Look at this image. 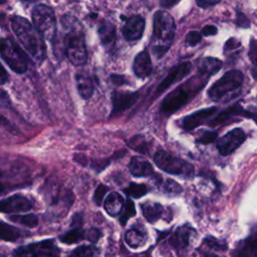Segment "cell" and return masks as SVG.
<instances>
[{
	"mask_svg": "<svg viewBox=\"0 0 257 257\" xmlns=\"http://www.w3.org/2000/svg\"><path fill=\"white\" fill-rule=\"evenodd\" d=\"M217 32H218L217 27H216V26H214V25H211V24H208V25L204 26V27L202 28V31H201L202 35H204V36H212V35H216V34H217Z\"/></svg>",
	"mask_w": 257,
	"mask_h": 257,
	"instance_id": "obj_44",
	"label": "cell"
},
{
	"mask_svg": "<svg viewBox=\"0 0 257 257\" xmlns=\"http://www.w3.org/2000/svg\"><path fill=\"white\" fill-rule=\"evenodd\" d=\"M201 40H202V33L198 31H190L186 35V42L191 46H195L199 44Z\"/></svg>",
	"mask_w": 257,
	"mask_h": 257,
	"instance_id": "obj_38",
	"label": "cell"
},
{
	"mask_svg": "<svg viewBox=\"0 0 257 257\" xmlns=\"http://www.w3.org/2000/svg\"><path fill=\"white\" fill-rule=\"evenodd\" d=\"M217 111L216 106H211L207 108H203L200 110H197L189 115H186L182 119V126L185 131H193L200 126L201 124L205 123L206 120L211 118Z\"/></svg>",
	"mask_w": 257,
	"mask_h": 257,
	"instance_id": "obj_16",
	"label": "cell"
},
{
	"mask_svg": "<svg viewBox=\"0 0 257 257\" xmlns=\"http://www.w3.org/2000/svg\"><path fill=\"white\" fill-rule=\"evenodd\" d=\"M145 19L140 15H133L126 18L122 28V36L126 41H138L142 38L145 30Z\"/></svg>",
	"mask_w": 257,
	"mask_h": 257,
	"instance_id": "obj_15",
	"label": "cell"
},
{
	"mask_svg": "<svg viewBox=\"0 0 257 257\" xmlns=\"http://www.w3.org/2000/svg\"><path fill=\"white\" fill-rule=\"evenodd\" d=\"M140 93L138 91H118L113 90L111 92V113L110 116L115 115L118 112H122L132 107L139 99Z\"/></svg>",
	"mask_w": 257,
	"mask_h": 257,
	"instance_id": "obj_12",
	"label": "cell"
},
{
	"mask_svg": "<svg viewBox=\"0 0 257 257\" xmlns=\"http://www.w3.org/2000/svg\"><path fill=\"white\" fill-rule=\"evenodd\" d=\"M193 234H195V230L192 227L183 225L175 230L171 235L169 242L175 249H184L189 245Z\"/></svg>",
	"mask_w": 257,
	"mask_h": 257,
	"instance_id": "obj_19",
	"label": "cell"
},
{
	"mask_svg": "<svg viewBox=\"0 0 257 257\" xmlns=\"http://www.w3.org/2000/svg\"><path fill=\"white\" fill-rule=\"evenodd\" d=\"M100 237H101V232L97 228H90L87 232V238L92 243L97 242Z\"/></svg>",
	"mask_w": 257,
	"mask_h": 257,
	"instance_id": "obj_41",
	"label": "cell"
},
{
	"mask_svg": "<svg viewBox=\"0 0 257 257\" xmlns=\"http://www.w3.org/2000/svg\"><path fill=\"white\" fill-rule=\"evenodd\" d=\"M109 163H110V161L108 159H106V160H93L90 164V167L96 173H99L102 170H104V168H106L109 165Z\"/></svg>",
	"mask_w": 257,
	"mask_h": 257,
	"instance_id": "obj_39",
	"label": "cell"
},
{
	"mask_svg": "<svg viewBox=\"0 0 257 257\" xmlns=\"http://www.w3.org/2000/svg\"><path fill=\"white\" fill-rule=\"evenodd\" d=\"M136 215V207L134 202L131 199H127L124 203V206L120 212V216H119V223L124 226L126 221L134 217Z\"/></svg>",
	"mask_w": 257,
	"mask_h": 257,
	"instance_id": "obj_34",
	"label": "cell"
},
{
	"mask_svg": "<svg viewBox=\"0 0 257 257\" xmlns=\"http://www.w3.org/2000/svg\"><path fill=\"white\" fill-rule=\"evenodd\" d=\"M237 25L241 28H248L250 26V21L247 16L241 11H237Z\"/></svg>",
	"mask_w": 257,
	"mask_h": 257,
	"instance_id": "obj_40",
	"label": "cell"
},
{
	"mask_svg": "<svg viewBox=\"0 0 257 257\" xmlns=\"http://www.w3.org/2000/svg\"><path fill=\"white\" fill-rule=\"evenodd\" d=\"M143 215L150 223H155L161 218H164L167 210L165 207L159 203L154 202H146L141 205Z\"/></svg>",
	"mask_w": 257,
	"mask_h": 257,
	"instance_id": "obj_22",
	"label": "cell"
},
{
	"mask_svg": "<svg viewBox=\"0 0 257 257\" xmlns=\"http://www.w3.org/2000/svg\"><path fill=\"white\" fill-rule=\"evenodd\" d=\"M108 192V188L102 184L98 185L93 194V201L97 206H100L103 202L105 194Z\"/></svg>",
	"mask_w": 257,
	"mask_h": 257,
	"instance_id": "obj_37",
	"label": "cell"
},
{
	"mask_svg": "<svg viewBox=\"0 0 257 257\" xmlns=\"http://www.w3.org/2000/svg\"><path fill=\"white\" fill-rule=\"evenodd\" d=\"M128 146L134 151H137L141 154H148L150 145L146 141L144 136H135L128 141Z\"/></svg>",
	"mask_w": 257,
	"mask_h": 257,
	"instance_id": "obj_32",
	"label": "cell"
},
{
	"mask_svg": "<svg viewBox=\"0 0 257 257\" xmlns=\"http://www.w3.org/2000/svg\"><path fill=\"white\" fill-rule=\"evenodd\" d=\"M25 233L27 232H23L22 230L11 226L9 224H6L5 222H1V227H0V236L1 239L4 241H15L19 238H21L22 236L25 235Z\"/></svg>",
	"mask_w": 257,
	"mask_h": 257,
	"instance_id": "obj_27",
	"label": "cell"
},
{
	"mask_svg": "<svg viewBox=\"0 0 257 257\" xmlns=\"http://www.w3.org/2000/svg\"><path fill=\"white\" fill-rule=\"evenodd\" d=\"M154 162L157 167L168 174L180 176L184 179H191L194 176V167L190 163L164 150L155 153Z\"/></svg>",
	"mask_w": 257,
	"mask_h": 257,
	"instance_id": "obj_6",
	"label": "cell"
},
{
	"mask_svg": "<svg viewBox=\"0 0 257 257\" xmlns=\"http://www.w3.org/2000/svg\"><path fill=\"white\" fill-rule=\"evenodd\" d=\"M110 81L116 85V86H119V85H123V84H127L128 81L127 79L125 78V76L121 75V74H111L110 75Z\"/></svg>",
	"mask_w": 257,
	"mask_h": 257,
	"instance_id": "obj_42",
	"label": "cell"
},
{
	"mask_svg": "<svg viewBox=\"0 0 257 257\" xmlns=\"http://www.w3.org/2000/svg\"><path fill=\"white\" fill-rule=\"evenodd\" d=\"M11 28L31 58L37 63H41L46 56V46L44 38L33 24L27 19L15 15L11 18Z\"/></svg>",
	"mask_w": 257,
	"mask_h": 257,
	"instance_id": "obj_3",
	"label": "cell"
},
{
	"mask_svg": "<svg viewBox=\"0 0 257 257\" xmlns=\"http://www.w3.org/2000/svg\"><path fill=\"white\" fill-rule=\"evenodd\" d=\"M176 31L174 18L167 11L159 10L154 15L153 34L151 40L152 52L157 58L163 57L170 49Z\"/></svg>",
	"mask_w": 257,
	"mask_h": 257,
	"instance_id": "obj_4",
	"label": "cell"
},
{
	"mask_svg": "<svg viewBox=\"0 0 257 257\" xmlns=\"http://www.w3.org/2000/svg\"><path fill=\"white\" fill-rule=\"evenodd\" d=\"M164 191L168 194H173V195H177L180 194L182 192V187L180 184H178L177 182H175L174 180H167L163 186Z\"/></svg>",
	"mask_w": 257,
	"mask_h": 257,
	"instance_id": "obj_36",
	"label": "cell"
},
{
	"mask_svg": "<svg viewBox=\"0 0 257 257\" xmlns=\"http://www.w3.org/2000/svg\"><path fill=\"white\" fill-rule=\"evenodd\" d=\"M203 244L211 249V250H214V251H217V252H223V251H226L227 250V244L225 241L223 240H220V239H217L213 236H208L204 239L203 241Z\"/></svg>",
	"mask_w": 257,
	"mask_h": 257,
	"instance_id": "obj_33",
	"label": "cell"
},
{
	"mask_svg": "<svg viewBox=\"0 0 257 257\" xmlns=\"http://www.w3.org/2000/svg\"><path fill=\"white\" fill-rule=\"evenodd\" d=\"M244 82V74L237 69L227 71L208 90V95L213 101H220L227 95L237 92Z\"/></svg>",
	"mask_w": 257,
	"mask_h": 257,
	"instance_id": "obj_5",
	"label": "cell"
},
{
	"mask_svg": "<svg viewBox=\"0 0 257 257\" xmlns=\"http://www.w3.org/2000/svg\"><path fill=\"white\" fill-rule=\"evenodd\" d=\"M220 1H208V0H198V1H196V4L199 6V7H201V8H203V9H206V8H209V7H212V6H215V5H217L218 3H219Z\"/></svg>",
	"mask_w": 257,
	"mask_h": 257,
	"instance_id": "obj_45",
	"label": "cell"
},
{
	"mask_svg": "<svg viewBox=\"0 0 257 257\" xmlns=\"http://www.w3.org/2000/svg\"><path fill=\"white\" fill-rule=\"evenodd\" d=\"M128 170L131 174L135 177H149L154 174L153 166L149 161L142 157H133L128 164Z\"/></svg>",
	"mask_w": 257,
	"mask_h": 257,
	"instance_id": "obj_21",
	"label": "cell"
},
{
	"mask_svg": "<svg viewBox=\"0 0 257 257\" xmlns=\"http://www.w3.org/2000/svg\"><path fill=\"white\" fill-rule=\"evenodd\" d=\"M9 220L17 223L24 225L29 228L36 227L38 225V217L34 214H26V215H12L9 217Z\"/></svg>",
	"mask_w": 257,
	"mask_h": 257,
	"instance_id": "obj_31",
	"label": "cell"
},
{
	"mask_svg": "<svg viewBox=\"0 0 257 257\" xmlns=\"http://www.w3.org/2000/svg\"><path fill=\"white\" fill-rule=\"evenodd\" d=\"M178 3H179V1H176V0H163L160 2V5L164 8H171Z\"/></svg>",
	"mask_w": 257,
	"mask_h": 257,
	"instance_id": "obj_47",
	"label": "cell"
},
{
	"mask_svg": "<svg viewBox=\"0 0 257 257\" xmlns=\"http://www.w3.org/2000/svg\"><path fill=\"white\" fill-rule=\"evenodd\" d=\"M124 203L125 202L119 193L111 192L105 198L103 207L108 215L117 216L118 214H120V212L124 206Z\"/></svg>",
	"mask_w": 257,
	"mask_h": 257,
	"instance_id": "obj_24",
	"label": "cell"
},
{
	"mask_svg": "<svg viewBox=\"0 0 257 257\" xmlns=\"http://www.w3.org/2000/svg\"><path fill=\"white\" fill-rule=\"evenodd\" d=\"M81 224H82V214L81 213L74 214V216L72 217L71 226L72 227H81Z\"/></svg>",
	"mask_w": 257,
	"mask_h": 257,
	"instance_id": "obj_46",
	"label": "cell"
},
{
	"mask_svg": "<svg viewBox=\"0 0 257 257\" xmlns=\"http://www.w3.org/2000/svg\"><path fill=\"white\" fill-rule=\"evenodd\" d=\"M1 69H2V72H1V84H4L6 82V80H7V78H8V75H7V72H6L5 68H4V66H2Z\"/></svg>",
	"mask_w": 257,
	"mask_h": 257,
	"instance_id": "obj_48",
	"label": "cell"
},
{
	"mask_svg": "<svg viewBox=\"0 0 257 257\" xmlns=\"http://www.w3.org/2000/svg\"><path fill=\"white\" fill-rule=\"evenodd\" d=\"M33 200L22 195H13L1 201V211L3 213H19L29 211L33 207Z\"/></svg>",
	"mask_w": 257,
	"mask_h": 257,
	"instance_id": "obj_14",
	"label": "cell"
},
{
	"mask_svg": "<svg viewBox=\"0 0 257 257\" xmlns=\"http://www.w3.org/2000/svg\"><path fill=\"white\" fill-rule=\"evenodd\" d=\"M99 250L94 245H81L72 250L67 257H98Z\"/></svg>",
	"mask_w": 257,
	"mask_h": 257,
	"instance_id": "obj_29",
	"label": "cell"
},
{
	"mask_svg": "<svg viewBox=\"0 0 257 257\" xmlns=\"http://www.w3.org/2000/svg\"><path fill=\"white\" fill-rule=\"evenodd\" d=\"M146 234L139 228H132L124 234V240L126 244L132 248H138L146 242Z\"/></svg>",
	"mask_w": 257,
	"mask_h": 257,
	"instance_id": "obj_26",
	"label": "cell"
},
{
	"mask_svg": "<svg viewBox=\"0 0 257 257\" xmlns=\"http://www.w3.org/2000/svg\"><path fill=\"white\" fill-rule=\"evenodd\" d=\"M133 70L135 75L139 78H146L151 75L153 65L148 50H143L136 55L133 63Z\"/></svg>",
	"mask_w": 257,
	"mask_h": 257,
	"instance_id": "obj_18",
	"label": "cell"
},
{
	"mask_svg": "<svg viewBox=\"0 0 257 257\" xmlns=\"http://www.w3.org/2000/svg\"><path fill=\"white\" fill-rule=\"evenodd\" d=\"M233 257H257V228L248 237L237 243Z\"/></svg>",
	"mask_w": 257,
	"mask_h": 257,
	"instance_id": "obj_17",
	"label": "cell"
},
{
	"mask_svg": "<svg viewBox=\"0 0 257 257\" xmlns=\"http://www.w3.org/2000/svg\"><path fill=\"white\" fill-rule=\"evenodd\" d=\"M218 133L216 131H205L198 139L197 143L202 144V145H208L211 143H214L217 140Z\"/></svg>",
	"mask_w": 257,
	"mask_h": 257,
	"instance_id": "obj_35",
	"label": "cell"
},
{
	"mask_svg": "<svg viewBox=\"0 0 257 257\" xmlns=\"http://www.w3.org/2000/svg\"><path fill=\"white\" fill-rule=\"evenodd\" d=\"M1 57L14 72L24 73L27 70L28 58L13 38L1 39Z\"/></svg>",
	"mask_w": 257,
	"mask_h": 257,
	"instance_id": "obj_8",
	"label": "cell"
},
{
	"mask_svg": "<svg viewBox=\"0 0 257 257\" xmlns=\"http://www.w3.org/2000/svg\"><path fill=\"white\" fill-rule=\"evenodd\" d=\"M222 67V61L216 57H204L201 59L198 65V71L212 76L216 74Z\"/></svg>",
	"mask_w": 257,
	"mask_h": 257,
	"instance_id": "obj_25",
	"label": "cell"
},
{
	"mask_svg": "<svg viewBox=\"0 0 257 257\" xmlns=\"http://www.w3.org/2000/svg\"><path fill=\"white\" fill-rule=\"evenodd\" d=\"M149 188L145 184H138V183H131L126 188L123 189V193L128 197L139 199L148 194Z\"/></svg>",
	"mask_w": 257,
	"mask_h": 257,
	"instance_id": "obj_30",
	"label": "cell"
},
{
	"mask_svg": "<svg viewBox=\"0 0 257 257\" xmlns=\"http://www.w3.org/2000/svg\"><path fill=\"white\" fill-rule=\"evenodd\" d=\"M210 76L198 71V73L188 79L184 84L170 91L161 102V111L165 114H172L176 110L186 105L194 98L207 84Z\"/></svg>",
	"mask_w": 257,
	"mask_h": 257,
	"instance_id": "obj_2",
	"label": "cell"
},
{
	"mask_svg": "<svg viewBox=\"0 0 257 257\" xmlns=\"http://www.w3.org/2000/svg\"><path fill=\"white\" fill-rule=\"evenodd\" d=\"M246 140V134L241 127H236L221 137L217 143L216 148L222 156H229L234 153Z\"/></svg>",
	"mask_w": 257,
	"mask_h": 257,
	"instance_id": "obj_10",
	"label": "cell"
},
{
	"mask_svg": "<svg viewBox=\"0 0 257 257\" xmlns=\"http://www.w3.org/2000/svg\"><path fill=\"white\" fill-rule=\"evenodd\" d=\"M62 52L76 66L83 65L87 59L84 30L76 17L64 14L60 18Z\"/></svg>",
	"mask_w": 257,
	"mask_h": 257,
	"instance_id": "obj_1",
	"label": "cell"
},
{
	"mask_svg": "<svg viewBox=\"0 0 257 257\" xmlns=\"http://www.w3.org/2000/svg\"><path fill=\"white\" fill-rule=\"evenodd\" d=\"M15 257H60V250L53 240H43L18 247L14 250Z\"/></svg>",
	"mask_w": 257,
	"mask_h": 257,
	"instance_id": "obj_9",
	"label": "cell"
},
{
	"mask_svg": "<svg viewBox=\"0 0 257 257\" xmlns=\"http://www.w3.org/2000/svg\"><path fill=\"white\" fill-rule=\"evenodd\" d=\"M32 23L40 35L49 41L56 37V18L51 7L45 4H37L31 12Z\"/></svg>",
	"mask_w": 257,
	"mask_h": 257,
	"instance_id": "obj_7",
	"label": "cell"
},
{
	"mask_svg": "<svg viewBox=\"0 0 257 257\" xmlns=\"http://www.w3.org/2000/svg\"><path fill=\"white\" fill-rule=\"evenodd\" d=\"M75 79L79 95L83 99H88L93 93V82L91 77L85 71H78L75 75Z\"/></svg>",
	"mask_w": 257,
	"mask_h": 257,
	"instance_id": "obj_23",
	"label": "cell"
},
{
	"mask_svg": "<svg viewBox=\"0 0 257 257\" xmlns=\"http://www.w3.org/2000/svg\"><path fill=\"white\" fill-rule=\"evenodd\" d=\"M235 116H242V117H246V118H251L257 124V113L244 109L240 104H235L233 106H230V107L222 110L220 113H218L209 122V124L211 126H216V125H219V124H223V123H225L226 121H228L229 119H231Z\"/></svg>",
	"mask_w": 257,
	"mask_h": 257,
	"instance_id": "obj_13",
	"label": "cell"
},
{
	"mask_svg": "<svg viewBox=\"0 0 257 257\" xmlns=\"http://www.w3.org/2000/svg\"><path fill=\"white\" fill-rule=\"evenodd\" d=\"M83 238H84L83 229L81 227H72V229L60 235L59 240L65 244H74V243H78Z\"/></svg>",
	"mask_w": 257,
	"mask_h": 257,
	"instance_id": "obj_28",
	"label": "cell"
},
{
	"mask_svg": "<svg viewBox=\"0 0 257 257\" xmlns=\"http://www.w3.org/2000/svg\"><path fill=\"white\" fill-rule=\"evenodd\" d=\"M241 46V43L238 39L235 38H230L226 41L225 45H224V51H228V50H233L236 49L237 47Z\"/></svg>",
	"mask_w": 257,
	"mask_h": 257,
	"instance_id": "obj_43",
	"label": "cell"
},
{
	"mask_svg": "<svg viewBox=\"0 0 257 257\" xmlns=\"http://www.w3.org/2000/svg\"><path fill=\"white\" fill-rule=\"evenodd\" d=\"M250 59L252 60V62L254 63V65L257 67V53H254V55L252 57H250Z\"/></svg>",
	"mask_w": 257,
	"mask_h": 257,
	"instance_id": "obj_49",
	"label": "cell"
},
{
	"mask_svg": "<svg viewBox=\"0 0 257 257\" xmlns=\"http://www.w3.org/2000/svg\"><path fill=\"white\" fill-rule=\"evenodd\" d=\"M97 33L101 44L106 49H112L116 40V30L114 24L108 20H102L98 25Z\"/></svg>",
	"mask_w": 257,
	"mask_h": 257,
	"instance_id": "obj_20",
	"label": "cell"
},
{
	"mask_svg": "<svg viewBox=\"0 0 257 257\" xmlns=\"http://www.w3.org/2000/svg\"><path fill=\"white\" fill-rule=\"evenodd\" d=\"M192 69L191 62H182L173 68L170 69L168 74L164 77V79L160 82V84L157 86L155 91V98L158 97L160 94H162L164 91H166L170 86H172L177 81L183 79L186 75L190 73Z\"/></svg>",
	"mask_w": 257,
	"mask_h": 257,
	"instance_id": "obj_11",
	"label": "cell"
}]
</instances>
